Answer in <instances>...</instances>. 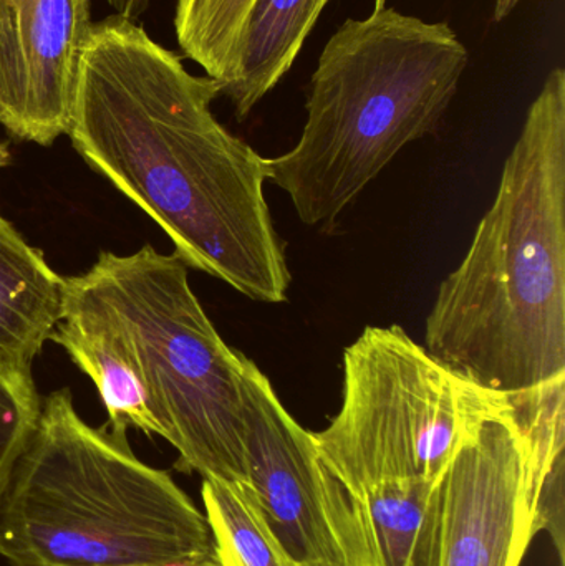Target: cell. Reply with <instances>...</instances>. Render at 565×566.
<instances>
[{"label": "cell", "mask_w": 565, "mask_h": 566, "mask_svg": "<svg viewBox=\"0 0 565 566\" xmlns=\"http://www.w3.org/2000/svg\"><path fill=\"white\" fill-rule=\"evenodd\" d=\"M221 95L218 80L192 75L115 13L86 40L66 135L189 269L254 302H287L292 275L265 201V158L216 119Z\"/></svg>", "instance_id": "cell-1"}, {"label": "cell", "mask_w": 565, "mask_h": 566, "mask_svg": "<svg viewBox=\"0 0 565 566\" xmlns=\"http://www.w3.org/2000/svg\"><path fill=\"white\" fill-rule=\"evenodd\" d=\"M425 348L496 391L565 378V72L527 109L500 188L438 289Z\"/></svg>", "instance_id": "cell-2"}, {"label": "cell", "mask_w": 565, "mask_h": 566, "mask_svg": "<svg viewBox=\"0 0 565 566\" xmlns=\"http://www.w3.org/2000/svg\"><path fill=\"white\" fill-rule=\"evenodd\" d=\"M0 557L10 566H219L191 497L139 461L126 432L83 421L69 388L42 399L13 469Z\"/></svg>", "instance_id": "cell-3"}, {"label": "cell", "mask_w": 565, "mask_h": 566, "mask_svg": "<svg viewBox=\"0 0 565 566\" xmlns=\"http://www.w3.org/2000/svg\"><path fill=\"white\" fill-rule=\"evenodd\" d=\"M468 63L450 23L387 7L345 20L312 73L297 145L265 158V179L305 226L335 228L405 146L437 129Z\"/></svg>", "instance_id": "cell-4"}, {"label": "cell", "mask_w": 565, "mask_h": 566, "mask_svg": "<svg viewBox=\"0 0 565 566\" xmlns=\"http://www.w3.org/2000/svg\"><path fill=\"white\" fill-rule=\"evenodd\" d=\"M179 255L143 245L100 252L80 275L125 332L159 436L176 468L248 484L241 363L212 325Z\"/></svg>", "instance_id": "cell-5"}, {"label": "cell", "mask_w": 565, "mask_h": 566, "mask_svg": "<svg viewBox=\"0 0 565 566\" xmlns=\"http://www.w3.org/2000/svg\"><path fill=\"white\" fill-rule=\"evenodd\" d=\"M342 366L341 411L312 438L358 507L437 484L457 449L520 395L480 385L395 325L367 326Z\"/></svg>", "instance_id": "cell-6"}, {"label": "cell", "mask_w": 565, "mask_h": 566, "mask_svg": "<svg viewBox=\"0 0 565 566\" xmlns=\"http://www.w3.org/2000/svg\"><path fill=\"white\" fill-rule=\"evenodd\" d=\"M248 484L295 566H377L364 514L328 471L312 432L284 408L268 376L241 363Z\"/></svg>", "instance_id": "cell-7"}, {"label": "cell", "mask_w": 565, "mask_h": 566, "mask_svg": "<svg viewBox=\"0 0 565 566\" xmlns=\"http://www.w3.org/2000/svg\"><path fill=\"white\" fill-rule=\"evenodd\" d=\"M551 398V382L520 392L457 449L438 481L435 566L521 565L541 532L536 449Z\"/></svg>", "instance_id": "cell-8"}, {"label": "cell", "mask_w": 565, "mask_h": 566, "mask_svg": "<svg viewBox=\"0 0 565 566\" xmlns=\"http://www.w3.org/2000/svg\"><path fill=\"white\" fill-rule=\"evenodd\" d=\"M90 0H0V125L19 142L66 135Z\"/></svg>", "instance_id": "cell-9"}, {"label": "cell", "mask_w": 565, "mask_h": 566, "mask_svg": "<svg viewBox=\"0 0 565 566\" xmlns=\"http://www.w3.org/2000/svg\"><path fill=\"white\" fill-rule=\"evenodd\" d=\"M92 379L113 432L159 436L128 339L113 313L80 275L65 279L63 316L50 336Z\"/></svg>", "instance_id": "cell-10"}, {"label": "cell", "mask_w": 565, "mask_h": 566, "mask_svg": "<svg viewBox=\"0 0 565 566\" xmlns=\"http://www.w3.org/2000/svg\"><path fill=\"white\" fill-rule=\"evenodd\" d=\"M65 279L0 214V369L32 376L63 316Z\"/></svg>", "instance_id": "cell-11"}, {"label": "cell", "mask_w": 565, "mask_h": 566, "mask_svg": "<svg viewBox=\"0 0 565 566\" xmlns=\"http://www.w3.org/2000/svg\"><path fill=\"white\" fill-rule=\"evenodd\" d=\"M328 0H255L242 36L239 73L222 92L239 122L291 72Z\"/></svg>", "instance_id": "cell-12"}, {"label": "cell", "mask_w": 565, "mask_h": 566, "mask_svg": "<svg viewBox=\"0 0 565 566\" xmlns=\"http://www.w3.org/2000/svg\"><path fill=\"white\" fill-rule=\"evenodd\" d=\"M201 497L219 566H295L265 524L249 484L202 479Z\"/></svg>", "instance_id": "cell-13"}, {"label": "cell", "mask_w": 565, "mask_h": 566, "mask_svg": "<svg viewBox=\"0 0 565 566\" xmlns=\"http://www.w3.org/2000/svg\"><path fill=\"white\" fill-rule=\"evenodd\" d=\"M255 0H178L175 29L182 53L218 80L222 92L239 73L242 36Z\"/></svg>", "instance_id": "cell-14"}, {"label": "cell", "mask_w": 565, "mask_h": 566, "mask_svg": "<svg viewBox=\"0 0 565 566\" xmlns=\"http://www.w3.org/2000/svg\"><path fill=\"white\" fill-rule=\"evenodd\" d=\"M40 406L42 399L32 376L0 369V505L39 421Z\"/></svg>", "instance_id": "cell-15"}, {"label": "cell", "mask_w": 565, "mask_h": 566, "mask_svg": "<svg viewBox=\"0 0 565 566\" xmlns=\"http://www.w3.org/2000/svg\"><path fill=\"white\" fill-rule=\"evenodd\" d=\"M116 15L138 22L139 17L148 9L149 0H108Z\"/></svg>", "instance_id": "cell-16"}, {"label": "cell", "mask_w": 565, "mask_h": 566, "mask_svg": "<svg viewBox=\"0 0 565 566\" xmlns=\"http://www.w3.org/2000/svg\"><path fill=\"white\" fill-rule=\"evenodd\" d=\"M523 0H493V19L494 22H503L514 10L520 7Z\"/></svg>", "instance_id": "cell-17"}, {"label": "cell", "mask_w": 565, "mask_h": 566, "mask_svg": "<svg viewBox=\"0 0 565 566\" xmlns=\"http://www.w3.org/2000/svg\"><path fill=\"white\" fill-rule=\"evenodd\" d=\"M10 163V149L7 143L0 142V168H6Z\"/></svg>", "instance_id": "cell-18"}, {"label": "cell", "mask_w": 565, "mask_h": 566, "mask_svg": "<svg viewBox=\"0 0 565 566\" xmlns=\"http://www.w3.org/2000/svg\"><path fill=\"white\" fill-rule=\"evenodd\" d=\"M387 7V0H375L374 10H381Z\"/></svg>", "instance_id": "cell-19"}, {"label": "cell", "mask_w": 565, "mask_h": 566, "mask_svg": "<svg viewBox=\"0 0 565 566\" xmlns=\"http://www.w3.org/2000/svg\"><path fill=\"white\" fill-rule=\"evenodd\" d=\"M179 566H188V565H179Z\"/></svg>", "instance_id": "cell-20"}]
</instances>
